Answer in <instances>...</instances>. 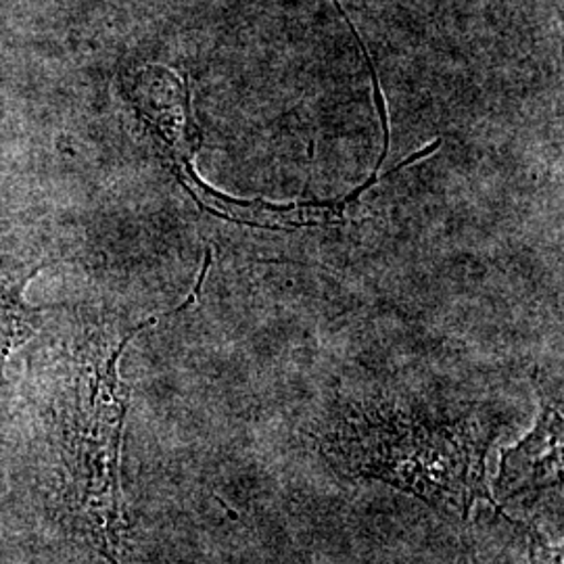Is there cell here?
<instances>
[{"label":"cell","mask_w":564,"mask_h":564,"mask_svg":"<svg viewBox=\"0 0 564 564\" xmlns=\"http://www.w3.org/2000/svg\"><path fill=\"white\" fill-rule=\"evenodd\" d=\"M158 318L126 333H82L61 368L46 419L55 510L80 544L107 564H137L121 489L128 389L120 358Z\"/></svg>","instance_id":"obj_1"},{"label":"cell","mask_w":564,"mask_h":564,"mask_svg":"<svg viewBox=\"0 0 564 564\" xmlns=\"http://www.w3.org/2000/svg\"><path fill=\"white\" fill-rule=\"evenodd\" d=\"M496 437L498 431L473 412L383 405L349 408L316 445L343 477L381 481L464 527L479 505L502 514L487 487V454Z\"/></svg>","instance_id":"obj_2"},{"label":"cell","mask_w":564,"mask_h":564,"mask_svg":"<svg viewBox=\"0 0 564 564\" xmlns=\"http://www.w3.org/2000/svg\"><path fill=\"white\" fill-rule=\"evenodd\" d=\"M130 97L186 191L199 203L205 197L214 199L216 191L199 181L191 163L199 139L195 137L188 88L182 86L172 72L163 67H147L137 74Z\"/></svg>","instance_id":"obj_3"},{"label":"cell","mask_w":564,"mask_h":564,"mask_svg":"<svg viewBox=\"0 0 564 564\" xmlns=\"http://www.w3.org/2000/svg\"><path fill=\"white\" fill-rule=\"evenodd\" d=\"M563 412L561 402H545L535 429L523 442L502 452L496 494L502 502L540 498L563 489Z\"/></svg>","instance_id":"obj_4"},{"label":"cell","mask_w":564,"mask_h":564,"mask_svg":"<svg viewBox=\"0 0 564 564\" xmlns=\"http://www.w3.org/2000/svg\"><path fill=\"white\" fill-rule=\"evenodd\" d=\"M39 272L41 268L0 272V383L11 356L41 328V310L25 302V286Z\"/></svg>","instance_id":"obj_5"},{"label":"cell","mask_w":564,"mask_h":564,"mask_svg":"<svg viewBox=\"0 0 564 564\" xmlns=\"http://www.w3.org/2000/svg\"><path fill=\"white\" fill-rule=\"evenodd\" d=\"M514 524L527 538V545H529L527 547V552H529L527 564H563L561 550H556L554 545L550 544L542 533H538L531 527H524L519 521H514Z\"/></svg>","instance_id":"obj_6"}]
</instances>
